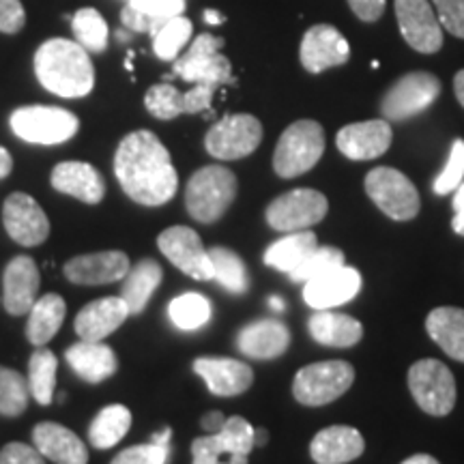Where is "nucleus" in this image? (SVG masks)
<instances>
[{
  "label": "nucleus",
  "mask_w": 464,
  "mask_h": 464,
  "mask_svg": "<svg viewBox=\"0 0 464 464\" xmlns=\"http://www.w3.org/2000/svg\"><path fill=\"white\" fill-rule=\"evenodd\" d=\"M42 276L31 256H15L9 260L3 276V305L11 316H22L31 312L39 297Z\"/></svg>",
  "instance_id": "412c9836"
},
{
  "label": "nucleus",
  "mask_w": 464,
  "mask_h": 464,
  "mask_svg": "<svg viewBox=\"0 0 464 464\" xmlns=\"http://www.w3.org/2000/svg\"><path fill=\"white\" fill-rule=\"evenodd\" d=\"M396 17L404 42L421 54L443 48V26L430 0H396Z\"/></svg>",
  "instance_id": "4468645a"
},
{
  "label": "nucleus",
  "mask_w": 464,
  "mask_h": 464,
  "mask_svg": "<svg viewBox=\"0 0 464 464\" xmlns=\"http://www.w3.org/2000/svg\"><path fill=\"white\" fill-rule=\"evenodd\" d=\"M359 290H362V274L353 266L342 265L305 282L304 299L314 310H332L355 299Z\"/></svg>",
  "instance_id": "aec40b11"
},
{
  "label": "nucleus",
  "mask_w": 464,
  "mask_h": 464,
  "mask_svg": "<svg viewBox=\"0 0 464 464\" xmlns=\"http://www.w3.org/2000/svg\"><path fill=\"white\" fill-rule=\"evenodd\" d=\"M224 423H226V415L222 413V411H211V413L202 415V420H200L202 430H205L207 434H218L219 430H222Z\"/></svg>",
  "instance_id": "864d4df0"
},
{
  "label": "nucleus",
  "mask_w": 464,
  "mask_h": 464,
  "mask_svg": "<svg viewBox=\"0 0 464 464\" xmlns=\"http://www.w3.org/2000/svg\"><path fill=\"white\" fill-rule=\"evenodd\" d=\"M133 9L153 17L158 22H166L174 15H181L185 9V0H127Z\"/></svg>",
  "instance_id": "de8ad7c7"
},
{
  "label": "nucleus",
  "mask_w": 464,
  "mask_h": 464,
  "mask_svg": "<svg viewBox=\"0 0 464 464\" xmlns=\"http://www.w3.org/2000/svg\"><path fill=\"white\" fill-rule=\"evenodd\" d=\"M168 458H170V448L149 440L144 445L123 450L110 464H168Z\"/></svg>",
  "instance_id": "a18cd8bd"
},
{
  "label": "nucleus",
  "mask_w": 464,
  "mask_h": 464,
  "mask_svg": "<svg viewBox=\"0 0 464 464\" xmlns=\"http://www.w3.org/2000/svg\"><path fill=\"white\" fill-rule=\"evenodd\" d=\"M131 428V411L123 404L102 409L89 428V440L95 450H110L125 439Z\"/></svg>",
  "instance_id": "72a5a7b5"
},
{
  "label": "nucleus",
  "mask_w": 464,
  "mask_h": 464,
  "mask_svg": "<svg viewBox=\"0 0 464 464\" xmlns=\"http://www.w3.org/2000/svg\"><path fill=\"white\" fill-rule=\"evenodd\" d=\"M50 181L56 191L86 202V205H100L106 196L103 177L95 166L86 164V161H63L52 170Z\"/></svg>",
  "instance_id": "5701e85b"
},
{
  "label": "nucleus",
  "mask_w": 464,
  "mask_h": 464,
  "mask_svg": "<svg viewBox=\"0 0 464 464\" xmlns=\"http://www.w3.org/2000/svg\"><path fill=\"white\" fill-rule=\"evenodd\" d=\"M324 153V130L316 121L304 119L288 125L277 140L274 170L282 179H295L310 172Z\"/></svg>",
  "instance_id": "20e7f679"
},
{
  "label": "nucleus",
  "mask_w": 464,
  "mask_h": 464,
  "mask_svg": "<svg viewBox=\"0 0 464 464\" xmlns=\"http://www.w3.org/2000/svg\"><path fill=\"white\" fill-rule=\"evenodd\" d=\"M329 211L327 196L316 189H290L266 207V224L280 232H299L321 224Z\"/></svg>",
  "instance_id": "9b49d317"
},
{
  "label": "nucleus",
  "mask_w": 464,
  "mask_h": 464,
  "mask_svg": "<svg viewBox=\"0 0 464 464\" xmlns=\"http://www.w3.org/2000/svg\"><path fill=\"white\" fill-rule=\"evenodd\" d=\"M443 31L464 39V0H430Z\"/></svg>",
  "instance_id": "49530a36"
},
{
  "label": "nucleus",
  "mask_w": 464,
  "mask_h": 464,
  "mask_svg": "<svg viewBox=\"0 0 464 464\" xmlns=\"http://www.w3.org/2000/svg\"><path fill=\"white\" fill-rule=\"evenodd\" d=\"M34 75L45 91L65 100L86 97L95 86V67L78 42L50 39L34 54Z\"/></svg>",
  "instance_id": "f03ea898"
},
{
  "label": "nucleus",
  "mask_w": 464,
  "mask_h": 464,
  "mask_svg": "<svg viewBox=\"0 0 464 464\" xmlns=\"http://www.w3.org/2000/svg\"><path fill=\"white\" fill-rule=\"evenodd\" d=\"M269 305L274 307L276 312H284V301H282L280 297H271V299H269Z\"/></svg>",
  "instance_id": "680f3d73"
},
{
  "label": "nucleus",
  "mask_w": 464,
  "mask_h": 464,
  "mask_svg": "<svg viewBox=\"0 0 464 464\" xmlns=\"http://www.w3.org/2000/svg\"><path fill=\"white\" fill-rule=\"evenodd\" d=\"M168 316L181 332H196L211 318V304L198 293H183L168 305Z\"/></svg>",
  "instance_id": "e433bc0d"
},
{
  "label": "nucleus",
  "mask_w": 464,
  "mask_h": 464,
  "mask_svg": "<svg viewBox=\"0 0 464 464\" xmlns=\"http://www.w3.org/2000/svg\"><path fill=\"white\" fill-rule=\"evenodd\" d=\"M65 359L80 379L92 382V385L110 379L119 370V359H116L112 348L103 342H75L65 351Z\"/></svg>",
  "instance_id": "cd10ccee"
},
{
  "label": "nucleus",
  "mask_w": 464,
  "mask_h": 464,
  "mask_svg": "<svg viewBox=\"0 0 464 464\" xmlns=\"http://www.w3.org/2000/svg\"><path fill=\"white\" fill-rule=\"evenodd\" d=\"M161 280H164V271L155 260L144 258L140 263H136V266H131L130 274L123 280V290L119 295L125 301L130 316L142 314L153 293L160 288Z\"/></svg>",
  "instance_id": "2f4dec72"
},
{
  "label": "nucleus",
  "mask_w": 464,
  "mask_h": 464,
  "mask_svg": "<svg viewBox=\"0 0 464 464\" xmlns=\"http://www.w3.org/2000/svg\"><path fill=\"white\" fill-rule=\"evenodd\" d=\"M263 142V125L252 114H228L218 121L205 136V149L211 158L232 161L252 155Z\"/></svg>",
  "instance_id": "9d476101"
},
{
  "label": "nucleus",
  "mask_w": 464,
  "mask_h": 464,
  "mask_svg": "<svg viewBox=\"0 0 464 464\" xmlns=\"http://www.w3.org/2000/svg\"><path fill=\"white\" fill-rule=\"evenodd\" d=\"M218 434L226 440V443H230L232 448L243 451V454H249V451L254 450V428L246 417H226V423Z\"/></svg>",
  "instance_id": "c03bdc74"
},
{
  "label": "nucleus",
  "mask_w": 464,
  "mask_h": 464,
  "mask_svg": "<svg viewBox=\"0 0 464 464\" xmlns=\"http://www.w3.org/2000/svg\"><path fill=\"white\" fill-rule=\"evenodd\" d=\"M3 224L7 235L22 247H37L50 237V219L33 196L11 194L3 205Z\"/></svg>",
  "instance_id": "2eb2a0df"
},
{
  "label": "nucleus",
  "mask_w": 464,
  "mask_h": 464,
  "mask_svg": "<svg viewBox=\"0 0 464 464\" xmlns=\"http://www.w3.org/2000/svg\"><path fill=\"white\" fill-rule=\"evenodd\" d=\"M402 464H440L437 458L428 456V454H417V456H411L406 458V460Z\"/></svg>",
  "instance_id": "bf43d9fd"
},
{
  "label": "nucleus",
  "mask_w": 464,
  "mask_h": 464,
  "mask_svg": "<svg viewBox=\"0 0 464 464\" xmlns=\"http://www.w3.org/2000/svg\"><path fill=\"white\" fill-rule=\"evenodd\" d=\"M158 247L170 263L196 282L213 280V265L208 249L202 246L198 232L188 226H170L158 237Z\"/></svg>",
  "instance_id": "ddd939ff"
},
{
  "label": "nucleus",
  "mask_w": 464,
  "mask_h": 464,
  "mask_svg": "<svg viewBox=\"0 0 464 464\" xmlns=\"http://www.w3.org/2000/svg\"><path fill=\"white\" fill-rule=\"evenodd\" d=\"M318 247V239L312 230L288 232L280 241L271 243L265 252V265L271 269L284 271V274H293L301 263Z\"/></svg>",
  "instance_id": "473e14b6"
},
{
  "label": "nucleus",
  "mask_w": 464,
  "mask_h": 464,
  "mask_svg": "<svg viewBox=\"0 0 464 464\" xmlns=\"http://www.w3.org/2000/svg\"><path fill=\"white\" fill-rule=\"evenodd\" d=\"M218 86L213 84H194L188 92H181L177 86L161 82L150 86L144 95V106L155 119L172 121L181 114H198L211 110L213 95Z\"/></svg>",
  "instance_id": "dca6fc26"
},
{
  "label": "nucleus",
  "mask_w": 464,
  "mask_h": 464,
  "mask_svg": "<svg viewBox=\"0 0 464 464\" xmlns=\"http://www.w3.org/2000/svg\"><path fill=\"white\" fill-rule=\"evenodd\" d=\"M202 20H205L207 24L218 26V24H224L226 17H224V14H219V11H216V9H205V14H202Z\"/></svg>",
  "instance_id": "4d7b16f0"
},
{
  "label": "nucleus",
  "mask_w": 464,
  "mask_h": 464,
  "mask_svg": "<svg viewBox=\"0 0 464 464\" xmlns=\"http://www.w3.org/2000/svg\"><path fill=\"white\" fill-rule=\"evenodd\" d=\"M409 390L428 415L445 417L456 406V379L439 359H420L409 370Z\"/></svg>",
  "instance_id": "1a4fd4ad"
},
{
  "label": "nucleus",
  "mask_w": 464,
  "mask_h": 464,
  "mask_svg": "<svg viewBox=\"0 0 464 464\" xmlns=\"http://www.w3.org/2000/svg\"><path fill=\"white\" fill-rule=\"evenodd\" d=\"M67 314V304L61 295L48 293L45 297H39L28 312L26 323V338L33 346H45L50 340H54L58 329L63 327Z\"/></svg>",
  "instance_id": "c756f323"
},
{
  "label": "nucleus",
  "mask_w": 464,
  "mask_h": 464,
  "mask_svg": "<svg viewBox=\"0 0 464 464\" xmlns=\"http://www.w3.org/2000/svg\"><path fill=\"white\" fill-rule=\"evenodd\" d=\"M342 265H344V252H342V249L332 246H318L314 252L305 258V263H301L297 269L288 276L293 282L305 284Z\"/></svg>",
  "instance_id": "79ce46f5"
},
{
  "label": "nucleus",
  "mask_w": 464,
  "mask_h": 464,
  "mask_svg": "<svg viewBox=\"0 0 464 464\" xmlns=\"http://www.w3.org/2000/svg\"><path fill=\"white\" fill-rule=\"evenodd\" d=\"M454 92H456L458 102H460V106L464 108V69H462V72L456 73V78H454Z\"/></svg>",
  "instance_id": "13d9d810"
},
{
  "label": "nucleus",
  "mask_w": 464,
  "mask_h": 464,
  "mask_svg": "<svg viewBox=\"0 0 464 464\" xmlns=\"http://www.w3.org/2000/svg\"><path fill=\"white\" fill-rule=\"evenodd\" d=\"M365 194L370 200L396 222H409L420 213L421 200L411 179L396 168L379 166L365 177Z\"/></svg>",
  "instance_id": "6e6552de"
},
{
  "label": "nucleus",
  "mask_w": 464,
  "mask_h": 464,
  "mask_svg": "<svg viewBox=\"0 0 464 464\" xmlns=\"http://www.w3.org/2000/svg\"><path fill=\"white\" fill-rule=\"evenodd\" d=\"M194 33V26L188 17L174 15L166 20L153 34V50L160 61H177L179 52H181Z\"/></svg>",
  "instance_id": "4c0bfd02"
},
{
  "label": "nucleus",
  "mask_w": 464,
  "mask_h": 464,
  "mask_svg": "<svg viewBox=\"0 0 464 464\" xmlns=\"http://www.w3.org/2000/svg\"><path fill=\"white\" fill-rule=\"evenodd\" d=\"M224 39L216 34L202 33L194 39L189 50L179 56L172 65V73L168 78H181L189 84H232V65L222 52Z\"/></svg>",
  "instance_id": "39448f33"
},
{
  "label": "nucleus",
  "mask_w": 464,
  "mask_h": 464,
  "mask_svg": "<svg viewBox=\"0 0 464 464\" xmlns=\"http://www.w3.org/2000/svg\"><path fill=\"white\" fill-rule=\"evenodd\" d=\"M194 372L207 382L208 392L216 396H241L254 382V372L247 363L230 357H198Z\"/></svg>",
  "instance_id": "4be33fe9"
},
{
  "label": "nucleus",
  "mask_w": 464,
  "mask_h": 464,
  "mask_svg": "<svg viewBox=\"0 0 464 464\" xmlns=\"http://www.w3.org/2000/svg\"><path fill=\"white\" fill-rule=\"evenodd\" d=\"M239 183L235 172L224 166H205L191 174L185 189L188 213L200 224H216L237 198Z\"/></svg>",
  "instance_id": "7ed1b4c3"
},
{
  "label": "nucleus",
  "mask_w": 464,
  "mask_h": 464,
  "mask_svg": "<svg viewBox=\"0 0 464 464\" xmlns=\"http://www.w3.org/2000/svg\"><path fill=\"white\" fill-rule=\"evenodd\" d=\"M28 398H31V387L24 376L0 365V415H22L28 406Z\"/></svg>",
  "instance_id": "ea45409f"
},
{
  "label": "nucleus",
  "mask_w": 464,
  "mask_h": 464,
  "mask_svg": "<svg viewBox=\"0 0 464 464\" xmlns=\"http://www.w3.org/2000/svg\"><path fill=\"white\" fill-rule=\"evenodd\" d=\"M392 138L393 131L390 121L374 119L342 127L335 144L344 158L353 161H368L385 155L387 149L392 147Z\"/></svg>",
  "instance_id": "6ab92c4d"
},
{
  "label": "nucleus",
  "mask_w": 464,
  "mask_h": 464,
  "mask_svg": "<svg viewBox=\"0 0 464 464\" xmlns=\"http://www.w3.org/2000/svg\"><path fill=\"white\" fill-rule=\"evenodd\" d=\"M26 24V11L20 0H0V33L15 34Z\"/></svg>",
  "instance_id": "09e8293b"
},
{
  "label": "nucleus",
  "mask_w": 464,
  "mask_h": 464,
  "mask_svg": "<svg viewBox=\"0 0 464 464\" xmlns=\"http://www.w3.org/2000/svg\"><path fill=\"white\" fill-rule=\"evenodd\" d=\"M75 42L86 52H103L108 48V24L97 9H80L72 17Z\"/></svg>",
  "instance_id": "58836bf2"
},
{
  "label": "nucleus",
  "mask_w": 464,
  "mask_h": 464,
  "mask_svg": "<svg viewBox=\"0 0 464 464\" xmlns=\"http://www.w3.org/2000/svg\"><path fill=\"white\" fill-rule=\"evenodd\" d=\"M428 335L443 353L464 363V310L460 307H437L426 318Z\"/></svg>",
  "instance_id": "7c9ffc66"
},
{
  "label": "nucleus",
  "mask_w": 464,
  "mask_h": 464,
  "mask_svg": "<svg viewBox=\"0 0 464 464\" xmlns=\"http://www.w3.org/2000/svg\"><path fill=\"white\" fill-rule=\"evenodd\" d=\"M130 316L125 301L121 297H103L91 301L75 316V334L80 340L103 342L110 334H114Z\"/></svg>",
  "instance_id": "393cba45"
},
{
  "label": "nucleus",
  "mask_w": 464,
  "mask_h": 464,
  "mask_svg": "<svg viewBox=\"0 0 464 464\" xmlns=\"http://www.w3.org/2000/svg\"><path fill=\"white\" fill-rule=\"evenodd\" d=\"M114 174L121 188L142 207H161L174 198L179 174L164 142L153 131H131L114 155Z\"/></svg>",
  "instance_id": "f257e3e1"
},
{
  "label": "nucleus",
  "mask_w": 464,
  "mask_h": 464,
  "mask_svg": "<svg viewBox=\"0 0 464 464\" xmlns=\"http://www.w3.org/2000/svg\"><path fill=\"white\" fill-rule=\"evenodd\" d=\"M269 440V432L265 428H254V448H265Z\"/></svg>",
  "instance_id": "052dcab7"
},
{
  "label": "nucleus",
  "mask_w": 464,
  "mask_h": 464,
  "mask_svg": "<svg viewBox=\"0 0 464 464\" xmlns=\"http://www.w3.org/2000/svg\"><path fill=\"white\" fill-rule=\"evenodd\" d=\"M362 432L351 426H329L312 439L310 456L316 464H346L363 454Z\"/></svg>",
  "instance_id": "bb28decb"
},
{
  "label": "nucleus",
  "mask_w": 464,
  "mask_h": 464,
  "mask_svg": "<svg viewBox=\"0 0 464 464\" xmlns=\"http://www.w3.org/2000/svg\"><path fill=\"white\" fill-rule=\"evenodd\" d=\"M33 445L54 464H89V450L82 439L61 423H37L33 428Z\"/></svg>",
  "instance_id": "b1692460"
},
{
  "label": "nucleus",
  "mask_w": 464,
  "mask_h": 464,
  "mask_svg": "<svg viewBox=\"0 0 464 464\" xmlns=\"http://www.w3.org/2000/svg\"><path fill=\"white\" fill-rule=\"evenodd\" d=\"M170 440H172V428H164V430L150 434V443L155 445H166V448H170Z\"/></svg>",
  "instance_id": "6e6d98bb"
},
{
  "label": "nucleus",
  "mask_w": 464,
  "mask_h": 464,
  "mask_svg": "<svg viewBox=\"0 0 464 464\" xmlns=\"http://www.w3.org/2000/svg\"><path fill=\"white\" fill-rule=\"evenodd\" d=\"M299 58L305 72L321 73L324 69L348 63L351 48H348V42L338 28L332 24H316L304 34Z\"/></svg>",
  "instance_id": "a211bd4d"
},
{
  "label": "nucleus",
  "mask_w": 464,
  "mask_h": 464,
  "mask_svg": "<svg viewBox=\"0 0 464 464\" xmlns=\"http://www.w3.org/2000/svg\"><path fill=\"white\" fill-rule=\"evenodd\" d=\"M440 95V80L428 72L406 73L382 95L381 112L385 121H406L423 112Z\"/></svg>",
  "instance_id": "f8f14e48"
},
{
  "label": "nucleus",
  "mask_w": 464,
  "mask_h": 464,
  "mask_svg": "<svg viewBox=\"0 0 464 464\" xmlns=\"http://www.w3.org/2000/svg\"><path fill=\"white\" fill-rule=\"evenodd\" d=\"M462 181H464V140H456L451 144L448 164H445V168L437 177V181H434V194L448 196L451 191L460 188Z\"/></svg>",
  "instance_id": "37998d69"
},
{
  "label": "nucleus",
  "mask_w": 464,
  "mask_h": 464,
  "mask_svg": "<svg viewBox=\"0 0 464 464\" xmlns=\"http://www.w3.org/2000/svg\"><path fill=\"white\" fill-rule=\"evenodd\" d=\"M11 170H14V160H11L7 149L0 147V181H3V179H7Z\"/></svg>",
  "instance_id": "5fc2aeb1"
},
{
  "label": "nucleus",
  "mask_w": 464,
  "mask_h": 464,
  "mask_svg": "<svg viewBox=\"0 0 464 464\" xmlns=\"http://www.w3.org/2000/svg\"><path fill=\"white\" fill-rule=\"evenodd\" d=\"M208 258L213 265V280L222 284V286L232 295H243L249 288V277L243 258L228 247L216 246L208 249Z\"/></svg>",
  "instance_id": "c9c22d12"
},
{
  "label": "nucleus",
  "mask_w": 464,
  "mask_h": 464,
  "mask_svg": "<svg viewBox=\"0 0 464 464\" xmlns=\"http://www.w3.org/2000/svg\"><path fill=\"white\" fill-rule=\"evenodd\" d=\"M131 260L125 252L119 249H108V252L84 254L67 260L63 266V274L72 284L78 286H103V284H114L125 280L130 274Z\"/></svg>",
  "instance_id": "f3484780"
},
{
  "label": "nucleus",
  "mask_w": 464,
  "mask_h": 464,
  "mask_svg": "<svg viewBox=\"0 0 464 464\" xmlns=\"http://www.w3.org/2000/svg\"><path fill=\"white\" fill-rule=\"evenodd\" d=\"M0 464H45V458L34 445L9 443L0 451Z\"/></svg>",
  "instance_id": "8fccbe9b"
},
{
  "label": "nucleus",
  "mask_w": 464,
  "mask_h": 464,
  "mask_svg": "<svg viewBox=\"0 0 464 464\" xmlns=\"http://www.w3.org/2000/svg\"><path fill=\"white\" fill-rule=\"evenodd\" d=\"M310 335L318 344L334 348H351L363 338V324L353 316L332 310H316L307 321Z\"/></svg>",
  "instance_id": "c85d7f7f"
},
{
  "label": "nucleus",
  "mask_w": 464,
  "mask_h": 464,
  "mask_svg": "<svg viewBox=\"0 0 464 464\" xmlns=\"http://www.w3.org/2000/svg\"><path fill=\"white\" fill-rule=\"evenodd\" d=\"M348 7L362 22H376L385 14V0H348Z\"/></svg>",
  "instance_id": "3c124183"
},
{
  "label": "nucleus",
  "mask_w": 464,
  "mask_h": 464,
  "mask_svg": "<svg viewBox=\"0 0 464 464\" xmlns=\"http://www.w3.org/2000/svg\"><path fill=\"white\" fill-rule=\"evenodd\" d=\"M56 368V355L50 348L37 346V351L28 359V387H31V396L37 400V404L48 406L54 400Z\"/></svg>",
  "instance_id": "f704fd0d"
},
{
  "label": "nucleus",
  "mask_w": 464,
  "mask_h": 464,
  "mask_svg": "<svg viewBox=\"0 0 464 464\" xmlns=\"http://www.w3.org/2000/svg\"><path fill=\"white\" fill-rule=\"evenodd\" d=\"M194 464H247V456L235 450L219 434H207L191 443Z\"/></svg>",
  "instance_id": "a19ab883"
},
{
  "label": "nucleus",
  "mask_w": 464,
  "mask_h": 464,
  "mask_svg": "<svg viewBox=\"0 0 464 464\" xmlns=\"http://www.w3.org/2000/svg\"><path fill=\"white\" fill-rule=\"evenodd\" d=\"M454 219H451V228H454L456 235L464 237V181L460 188L454 191Z\"/></svg>",
  "instance_id": "603ef678"
},
{
  "label": "nucleus",
  "mask_w": 464,
  "mask_h": 464,
  "mask_svg": "<svg viewBox=\"0 0 464 464\" xmlns=\"http://www.w3.org/2000/svg\"><path fill=\"white\" fill-rule=\"evenodd\" d=\"M11 131L31 144L54 147L78 133L80 121L73 112L56 106H24L17 108L9 119Z\"/></svg>",
  "instance_id": "423d86ee"
},
{
  "label": "nucleus",
  "mask_w": 464,
  "mask_h": 464,
  "mask_svg": "<svg viewBox=\"0 0 464 464\" xmlns=\"http://www.w3.org/2000/svg\"><path fill=\"white\" fill-rule=\"evenodd\" d=\"M355 368L348 362H318L301 368L293 381V396L304 406L332 404L351 390Z\"/></svg>",
  "instance_id": "0eeeda50"
},
{
  "label": "nucleus",
  "mask_w": 464,
  "mask_h": 464,
  "mask_svg": "<svg viewBox=\"0 0 464 464\" xmlns=\"http://www.w3.org/2000/svg\"><path fill=\"white\" fill-rule=\"evenodd\" d=\"M237 346L252 359H276L290 346L288 327L277 318H263L246 324L237 335Z\"/></svg>",
  "instance_id": "a878e982"
}]
</instances>
